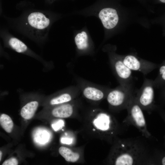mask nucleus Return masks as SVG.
<instances>
[{
  "mask_svg": "<svg viewBox=\"0 0 165 165\" xmlns=\"http://www.w3.org/2000/svg\"><path fill=\"white\" fill-rule=\"evenodd\" d=\"M110 156V161L116 165H132L139 163L145 155L144 146L137 140L119 141Z\"/></svg>",
  "mask_w": 165,
  "mask_h": 165,
  "instance_id": "f257e3e1",
  "label": "nucleus"
},
{
  "mask_svg": "<svg viewBox=\"0 0 165 165\" xmlns=\"http://www.w3.org/2000/svg\"><path fill=\"white\" fill-rule=\"evenodd\" d=\"M135 91L133 85L110 88L106 97L109 108L113 111L126 109Z\"/></svg>",
  "mask_w": 165,
  "mask_h": 165,
  "instance_id": "f03ea898",
  "label": "nucleus"
},
{
  "mask_svg": "<svg viewBox=\"0 0 165 165\" xmlns=\"http://www.w3.org/2000/svg\"><path fill=\"white\" fill-rule=\"evenodd\" d=\"M91 112L95 117L92 121L93 126L106 139L112 141L118 131V125L114 119L101 109H94Z\"/></svg>",
  "mask_w": 165,
  "mask_h": 165,
  "instance_id": "7ed1b4c3",
  "label": "nucleus"
},
{
  "mask_svg": "<svg viewBox=\"0 0 165 165\" xmlns=\"http://www.w3.org/2000/svg\"><path fill=\"white\" fill-rule=\"evenodd\" d=\"M75 81L83 97L94 103H99L105 98L110 88L92 83L82 78L76 77Z\"/></svg>",
  "mask_w": 165,
  "mask_h": 165,
  "instance_id": "20e7f679",
  "label": "nucleus"
},
{
  "mask_svg": "<svg viewBox=\"0 0 165 165\" xmlns=\"http://www.w3.org/2000/svg\"><path fill=\"white\" fill-rule=\"evenodd\" d=\"M135 94L126 109L128 115L125 121L126 123L136 127L143 136L149 138L151 135L148 130L142 109L138 103Z\"/></svg>",
  "mask_w": 165,
  "mask_h": 165,
  "instance_id": "39448f33",
  "label": "nucleus"
},
{
  "mask_svg": "<svg viewBox=\"0 0 165 165\" xmlns=\"http://www.w3.org/2000/svg\"><path fill=\"white\" fill-rule=\"evenodd\" d=\"M154 87L153 81L145 78L141 87L136 90L135 97L142 109L147 111L152 110L154 102Z\"/></svg>",
  "mask_w": 165,
  "mask_h": 165,
  "instance_id": "423d86ee",
  "label": "nucleus"
},
{
  "mask_svg": "<svg viewBox=\"0 0 165 165\" xmlns=\"http://www.w3.org/2000/svg\"><path fill=\"white\" fill-rule=\"evenodd\" d=\"M110 58L111 66L119 85H133L132 71L124 64L122 57L114 54Z\"/></svg>",
  "mask_w": 165,
  "mask_h": 165,
  "instance_id": "0eeeda50",
  "label": "nucleus"
},
{
  "mask_svg": "<svg viewBox=\"0 0 165 165\" xmlns=\"http://www.w3.org/2000/svg\"><path fill=\"white\" fill-rule=\"evenodd\" d=\"M80 94L76 85L71 86L53 94L50 97L47 104L52 107L69 103L77 99Z\"/></svg>",
  "mask_w": 165,
  "mask_h": 165,
  "instance_id": "6e6552de",
  "label": "nucleus"
},
{
  "mask_svg": "<svg viewBox=\"0 0 165 165\" xmlns=\"http://www.w3.org/2000/svg\"><path fill=\"white\" fill-rule=\"evenodd\" d=\"M122 58L124 64L131 71L139 72L144 75L150 72L156 67L155 64L133 55H128Z\"/></svg>",
  "mask_w": 165,
  "mask_h": 165,
  "instance_id": "1a4fd4ad",
  "label": "nucleus"
},
{
  "mask_svg": "<svg viewBox=\"0 0 165 165\" xmlns=\"http://www.w3.org/2000/svg\"><path fill=\"white\" fill-rule=\"evenodd\" d=\"M80 103L79 100L77 98L71 102L52 107L51 113L57 118L69 117L76 112L80 107Z\"/></svg>",
  "mask_w": 165,
  "mask_h": 165,
  "instance_id": "9d476101",
  "label": "nucleus"
},
{
  "mask_svg": "<svg viewBox=\"0 0 165 165\" xmlns=\"http://www.w3.org/2000/svg\"><path fill=\"white\" fill-rule=\"evenodd\" d=\"M99 16L104 26L108 29H112L117 24L119 17L116 10L111 8H105L102 9Z\"/></svg>",
  "mask_w": 165,
  "mask_h": 165,
  "instance_id": "9b49d317",
  "label": "nucleus"
},
{
  "mask_svg": "<svg viewBox=\"0 0 165 165\" xmlns=\"http://www.w3.org/2000/svg\"><path fill=\"white\" fill-rule=\"evenodd\" d=\"M28 22L30 26L38 30L45 29L50 23L49 19L42 13L38 12L30 13L28 17Z\"/></svg>",
  "mask_w": 165,
  "mask_h": 165,
  "instance_id": "f8f14e48",
  "label": "nucleus"
},
{
  "mask_svg": "<svg viewBox=\"0 0 165 165\" xmlns=\"http://www.w3.org/2000/svg\"><path fill=\"white\" fill-rule=\"evenodd\" d=\"M39 105V102L36 100L27 102L21 108L20 114L21 117L26 119H31L35 114Z\"/></svg>",
  "mask_w": 165,
  "mask_h": 165,
  "instance_id": "ddd939ff",
  "label": "nucleus"
},
{
  "mask_svg": "<svg viewBox=\"0 0 165 165\" xmlns=\"http://www.w3.org/2000/svg\"><path fill=\"white\" fill-rule=\"evenodd\" d=\"M60 154L68 162L75 163L80 159L79 154L72 151L70 148L64 146L60 147L58 150Z\"/></svg>",
  "mask_w": 165,
  "mask_h": 165,
  "instance_id": "4468645a",
  "label": "nucleus"
},
{
  "mask_svg": "<svg viewBox=\"0 0 165 165\" xmlns=\"http://www.w3.org/2000/svg\"><path fill=\"white\" fill-rule=\"evenodd\" d=\"M75 40L77 48L79 50L85 51L89 48V45L87 35L85 31H83L77 34Z\"/></svg>",
  "mask_w": 165,
  "mask_h": 165,
  "instance_id": "2eb2a0df",
  "label": "nucleus"
},
{
  "mask_svg": "<svg viewBox=\"0 0 165 165\" xmlns=\"http://www.w3.org/2000/svg\"><path fill=\"white\" fill-rule=\"evenodd\" d=\"M8 44L10 47L16 52L20 53H25L28 51L27 46L22 42L15 38H10Z\"/></svg>",
  "mask_w": 165,
  "mask_h": 165,
  "instance_id": "dca6fc26",
  "label": "nucleus"
},
{
  "mask_svg": "<svg viewBox=\"0 0 165 165\" xmlns=\"http://www.w3.org/2000/svg\"><path fill=\"white\" fill-rule=\"evenodd\" d=\"M0 124L6 132L10 133L12 132L13 127V123L12 119L8 115L5 114L1 115Z\"/></svg>",
  "mask_w": 165,
  "mask_h": 165,
  "instance_id": "f3484780",
  "label": "nucleus"
},
{
  "mask_svg": "<svg viewBox=\"0 0 165 165\" xmlns=\"http://www.w3.org/2000/svg\"><path fill=\"white\" fill-rule=\"evenodd\" d=\"M153 81L155 87L165 82V62L160 67L159 75Z\"/></svg>",
  "mask_w": 165,
  "mask_h": 165,
  "instance_id": "a211bd4d",
  "label": "nucleus"
},
{
  "mask_svg": "<svg viewBox=\"0 0 165 165\" xmlns=\"http://www.w3.org/2000/svg\"><path fill=\"white\" fill-rule=\"evenodd\" d=\"M18 164V161L15 158H11L5 160L2 164V165H17Z\"/></svg>",
  "mask_w": 165,
  "mask_h": 165,
  "instance_id": "6ab92c4d",
  "label": "nucleus"
},
{
  "mask_svg": "<svg viewBox=\"0 0 165 165\" xmlns=\"http://www.w3.org/2000/svg\"><path fill=\"white\" fill-rule=\"evenodd\" d=\"M162 165H165V157H163L162 160Z\"/></svg>",
  "mask_w": 165,
  "mask_h": 165,
  "instance_id": "aec40b11",
  "label": "nucleus"
},
{
  "mask_svg": "<svg viewBox=\"0 0 165 165\" xmlns=\"http://www.w3.org/2000/svg\"><path fill=\"white\" fill-rule=\"evenodd\" d=\"M2 155V152L1 151H0V161H1Z\"/></svg>",
  "mask_w": 165,
  "mask_h": 165,
  "instance_id": "412c9836",
  "label": "nucleus"
},
{
  "mask_svg": "<svg viewBox=\"0 0 165 165\" xmlns=\"http://www.w3.org/2000/svg\"><path fill=\"white\" fill-rule=\"evenodd\" d=\"M162 2L165 3V0H160Z\"/></svg>",
  "mask_w": 165,
  "mask_h": 165,
  "instance_id": "4be33fe9",
  "label": "nucleus"
}]
</instances>
